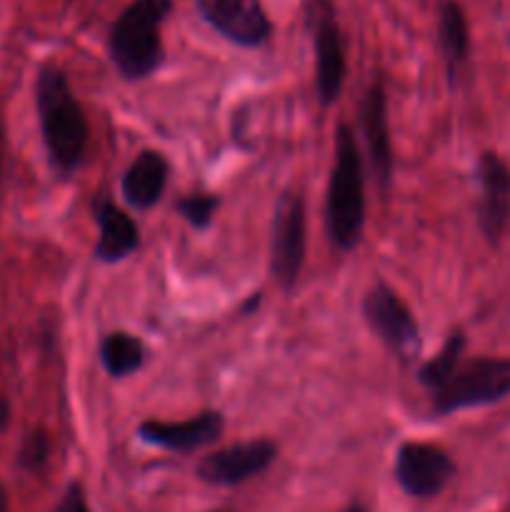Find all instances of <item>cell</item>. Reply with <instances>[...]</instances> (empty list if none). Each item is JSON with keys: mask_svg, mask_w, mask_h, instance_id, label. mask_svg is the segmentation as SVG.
Segmentation results:
<instances>
[{"mask_svg": "<svg viewBox=\"0 0 510 512\" xmlns=\"http://www.w3.org/2000/svg\"><path fill=\"white\" fill-rule=\"evenodd\" d=\"M35 110L40 135L53 173L68 178L83 165L88 150V120L68 75L55 63H45L35 75Z\"/></svg>", "mask_w": 510, "mask_h": 512, "instance_id": "cell-1", "label": "cell"}, {"mask_svg": "<svg viewBox=\"0 0 510 512\" xmlns=\"http://www.w3.org/2000/svg\"><path fill=\"white\" fill-rule=\"evenodd\" d=\"M325 228L333 248L350 253L363 240L365 228V175L355 130L340 123L335 130L333 165H330Z\"/></svg>", "mask_w": 510, "mask_h": 512, "instance_id": "cell-2", "label": "cell"}, {"mask_svg": "<svg viewBox=\"0 0 510 512\" xmlns=\"http://www.w3.org/2000/svg\"><path fill=\"white\" fill-rule=\"evenodd\" d=\"M173 13V0H133L115 18L108 53L125 80H145L165 60L163 23Z\"/></svg>", "mask_w": 510, "mask_h": 512, "instance_id": "cell-3", "label": "cell"}, {"mask_svg": "<svg viewBox=\"0 0 510 512\" xmlns=\"http://www.w3.org/2000/svg\"><path fill=\"white\" fill-rule=\"evenodd\" d=\"M510 393V360L508 358H473L458 365L443 388L430 393L433 413L445 415L460 410L483 408L503 400Z\"/></svg>", "mask_w": 510, "mask_h": 512, "instance_id": "cell-4", "label": "cell"}, {"mask_svg": "<svg viewBox=\"0 0 510 512\" xmlns=\"http://www.w3.org/2000/svg\"><path fill=\"white\" fill-rule=\"evenodd\" d=\"M305 25L310 30L315 50V93L320 105H333L345 85V40L340 30L333 0H308L305 3Z\"/></svg>", "mask_w": 510, "mask_h": 512, "instance_id": "cell-5", "label": "cell"}, {"mask_svg": "<svg viewBox=\"0 0 510 512\" xmlns=\"http://www.w3.org/2000/svg\"><path fill=\"white\" fill-rule=\"evenodd\" d=\"M360 310H363V318L368 323V328L373 330V335H378L383 340L385 348L400 363H418L420 353H423V338H420L418 320H415L408 305L403 303V298L390 285L375 283L365 293Z\"/></svg>", "mask_w": 510, "mask_h": 512, "instance_id": "cell-6", "label": "cell"}, {"mask_svg": "<svg viewBox=\"0 0 510 512\" xmlns=\"http://www.w3.org/2000/svg\"><path fill=\"white\" fill-rule=\"evenodd\" d=\"M305 265V203L298 193H283L273 210L270 275L283 290L298 285Z\"/></svg>", "mask_w": 510, "mask_h": 512, "instance_id": "cell-7", "label": "cell"}, {"mask_svg": "<svg viewBox=\"0 0 510 512\" xmlns=\"http://www.w3.org/2000/svg\"><path fill=\"white\" fill-rule=\"evenodd\" d=\"M393 475L405 495L430 500L455 478V463L440 445L408 440L395 453Z\"/></svg>", "mask_w": 510, "mask_h": 512, "instance_id": "cell-8", "label": "cell"}, {"mask_svg": "<svg viewBox=\"0 0 510 512\" xmlns=\"http://www.w3.org/2000/svg\"><path fill=\"white\" fill-rule=\"evenodd\" d=\"M200 18L238 48H260L273 38V23L260 0H195Z\"/></svg>", "mask_w": 510, "mask_h": 512, "instance_id": "cell-9", "label": "cell"}, {"mask_svg": "<svg viewBox=\"0 0 510 512\" xmlns=\"http://www.w3.org/2000/svg\"><path fill=\"white\" fill-rule=\"evenodd\" d=\"M275 458H278V445L273 440H245V443L228 445V448L205 455L195 465V475L208 485L235 488L265 473L275 463Z\"/></svg>", "mask_w": 510, "mask_h": 512, "instance_id": "cell-10", "label": "cell"}, {"mask_svg": "<svg viewBox=\"0 0 510 512\" xmlns=\"http://www.w3.org/2000/svg\"><path fill=\"white\" fill-rule=\"evenodd\" d=\"M225 418L218 410H205L195 418L180 420V423H163V420H145L138 425V438L153 448L168 450V453L188 455L200 448H208L223 435Z\"/></svg>", "mask_w": 510, "mask_h": 512, "instance_id": "cell-11", "label": "cell"}, {"mask_svg": "<svg viewBox=\"0 0 510 512\" xmlns=\"http://www.w3.org/2000/svg\"><path fill=\"white\" fill-rule=\"evenodd\" d=\"M478 223L490 245H498L510 223V168L495 153L478 160Z\"/></svg>", "mask_w": 510, "mask_h": 512, "instance_id": "cell-12", "label": "cell"}, {"mask_svg": "<svg viewBox=\"0 0 510 512\" xmlns=\"http://www.w3.org/2000/svg\"><path fill=\"white\" fill-rule=\"evenodd\" d=\"M360 125H363L365 145H368L370 168L380 188H388L393 180V145H390L388 103H385V85L380 78L370 80L363 100H360Z\"/></svg>", "mask_w": 510, "mask_h": 512, "instance_id": "cell-13", "label": "cell"}, {"mask_svg": "<svg viewBox=\"0 0 510 512\" xmlns=\"http://www.w3.org/2000/svg\"><path fill=\"white\" fill-rule=\"evenodd\" d=\"M93 215L98 225V243L93 253L100 263H123L140 248L138 223L113 200L98 195L93 200Z\"/></svg>", "mask_w": 510, "mask_h": 512, "instance_id": "cell-14", "label": "cell"}, {"mask_svg": "<svg viewBox=\"0 0 510 512\" xmlns=\"http://www.w3.org/2000/svg\"><path fill=\"white\" fill-rule=\"evenodd\" d=\"M170 163L160 150H143L120 180V193L125 203L135 210H150L160 203L168 185Z\"/></svg>", "mask_w": 510, "mask_h": 512, "instance_id": "cell-15", "label": "cell"}, {"mask_svg": "<svg viewBox=\"0 0 510 512\" xmlns=\"http://www.w3.org/2000/svg\"><path fill=\"white\" fill-rule=\"evenodd\" d=\"M438 45L443 53L445 70H448L450 85H455L460 65L468 60L470 53V33L468 20L458 0H445L438 10Z\"/></svg>", "mask_w": 510, "mask_h": 512, "instance_id": "cell-16", "label": "cell"}, {"mask_svg": "<svg viewBox=\"0 0 510 512\" xmlns=\"http://www.w3.org/2000/svg\"><path fill=\"white\" fill-rule=\"evenodd\" d=\"M100 363L105 373L113 380H123L128 375H135L145 365V345L138 335L115 330L108 333L98 345Z\"/></svg>", "mask_w": 510, "mask_h": 512, "instance_id": "cell-17", "label": "cell"}, {"mask_svg": "<svg viewBox=\"0 0 510 512\" xmlns=\"http://www.w3.org/2000/svg\"><path fill=\"white\" fill-rule=\"evenodd\" d=\"M463 350H465V333L463 330H453V333L448 335V340H445L443 348L418 368V373H415L418 383L423 385V388H428L430 393L443 388V385L450 380V375L458 370L460 358H463Z\"/></svg>", "mask_w": 510, "mask_h": 512, "instance_id": "cell-18", "label": "cell"}, {"mask_svg": "<svg viewBox=\"0 0 510 512\" xmlns=\"http://www.w3.org/2000/svg\"><path fill=\"white\" fill-rule=\"evenodd\" d=\"M218 208H220V195L203 193V190L180 195L178 203H175V213H178L193 230L210 228Z\"/></svg>", "mask_w": 510, "mask_h": 512, "instance_id": "cell-19", "label": "cell"}, {"mask_svg": "<svg viewBox=\"0 0 510 512\" xmlns=\"http://www.w3.org/2000/svg\"><path fill=\"white\" fill-rule=\"evenodd\" d=\"M50 450H53V443H50L48 430H30L23 438V443H20L18 455H15V465H18V470H23V473L38 475L40 470L48 465Z\"/></svg>", "mask_w": 510, "mask_h": 512, "instance_id": "cell-20", "label": "cell"}, {"mask_svg": "<svg viewBox=\"0 0 510 512\" xmlns=\"http://www.w3.org/2000/svg\"><path fill=\"white\" fill-rule=\"evenodd\" d=\"M55 512H90L85 503V490L80 483H70L68 490L63 493L60 503L55 505Z\"/></svg>", "mask_w": 510, "mask_h": 512, "instance_id": "cell-21", "label": "cell"}, {"mask_svg": "<svg viewBox=\"0 0 510 512\" xmlns=\"http://www.w3.org/2000/svg\"><path fill=\"white\" fill-rule=\"evenodd\" d=\"M10 420H13V408H10V400L0 393V435L10 428Z\"/></svg>", "mask_w": 510, "mask_h": 512, "instance_id": "cell-22", "label": "cell"}, {"mask_svg": "<svg viewBox=\"0 0 510 512\" xmlns=\"http://www.w3.org/2000/svg\"><path fill=\"white\" fill-rule=\"evenodd\" d=\"M3 168H5V130L0 125V183H3Z\"/></svg>", "mask_w": 510, "mask_h": 512, "instance_id": "cell-23", "label": "cell"}, {"mask_svg": "<svg viewBox=\"0 0 510 512\" xmlns=\"http://www.w3.org/2000/svg\"><path fill=\"white\" fill-rule=\"evenodd\" d=\"M258 305H260V293L258 295H250L248 305H243V313H250V310L258 308Z\"/></svg>", "mask_w": 510, "mask_h": 512, "instance_id": "cell-24", "label": "cell"}, {"mask_svg": "<svg viewBox=\"0 0 510 512\" xmlns=\"http://www.w3.org/2000/svg\"><path fill=\"white\" fill-rule=\"evenodd\" d=\"M0 512H8V490L0 485Z\"/></svg>", "mask_w": 510, "mask_h": 512, "instance_id": "cell-25", "label": "cell"}, {"mask_svg": "<svg viewBox=\"0 0 510 512\" xmlns=\"http://www.w3.org/2000/svg\"><path fill=\"white\" fill-rule=\"evenodd\" d=\"M345 512H368V510H365L360 503H353V505H348V510Z\"/></svg>", "mask_w": 510, "mask_h": 512, "instance_id": "cell-26", "label": "cell"}, {"mask_svg": "<svg viewBox=\"0 0 510 512\" xmlns=\"http://www.w3.org/2000/svg\"><path fill=\"white\" fill-rule=\"evenodd\" d=\"M213 512H230V510H213Z\"/></svg>", "mask_w": 510, "mask_h": 512, "instance_id": "cell-27", "label": "cell"}]
</instances>
